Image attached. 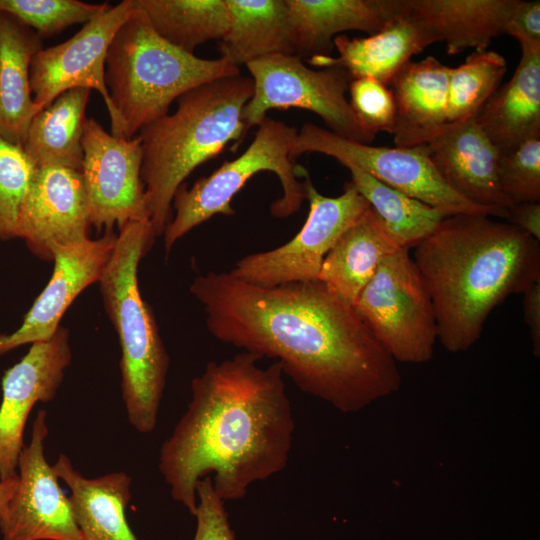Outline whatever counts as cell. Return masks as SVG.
Masks as SVG:
<instances>
[{
  "label": "cell",
  "mask_w": 540,
  "mask_h": 540,
  "mask_svg": "<svg viewBox=\"0 0 540 540\" xmlns=\"http://www.w3.org/2000/svg\"><path fill=\"white\" fill-rule=\"evenodd\" d=\"M519 0H406L409 14L446 52L488 49L504 33Z\"/></svg>",
  "instance_id": "22"
},
{
  "label": "cell",
  "mask_w": 540,
  "mask_h": 540,
  "mask_svg": "<svg viewBox=\"0 0 540 540\" xmlns=\"http://www.w3.org/2000/svg\"><path fill=\"white\" fill-rule=\"evenodd\" d=\"M412 258L434 306L438 339L452 353L470 349L497 306L540 280V241L485 215L446 217Z\"/></svg>",
  "instance_id": "3"
},
{
  "label": "cell",
  "mask_w": 540,
  "mask_h": 540,
  "mask_svg": "<svg viewBox=\"0 0 540 540\" xmlns=\"http://www.w3.org/2000/svg\"><path fill=\"white\" fill-rule=\"evenodd\" d=\"M155 238L149 220L121 227L98 282L121 346V391L127 417L143 434L157 425L169 368L155 316L141 296L137 277L140 261Z\"/></svg>",
  "instance_id": "5"
},
{
  "label": "cell",
  "mask_w": 540,
  "mask_h": 540,
  "mask_svg": "<svg viewBox=\"0 0 540 540\" xmlns=\"http://www.w3.org/2000/svg\"><path fill=\"white\" fill-rule=\"evenodd\" d=\"M498 178L502 192L513 204L540 202V138L501 152Z\"/></svg>",
  "instance_id": "34"
},
{
  "label": "cell",
  "mask_w": 540,
  "mask_h": 540,
  "mask_svg": "<svg viewBox=\"0 0 540 540\" xmlns=\"http://www.w3.org/2000/svg\"><path fill=\"white\" fill-rule=\"evenodd\" d=\"M111 7L78 0H0V12L7 13L41 38L54 36L67 27L87 23Z\"/></svg>",
  "instance_id": "32"
},
{
  "label": "cell",
  "mask_w": 540,
  "mask_h": 540,
  "mask_svg": "<svg viewBox=\"0 0 540 540\" xmlns=\"http://www.w3.org/2000/svg\"><path fill=\"white\" fill-rule=\"evenodd\" d=\"M230 23L220 57L239 67L276 54H293L286 0H226Z\"/></svg>",
  "instance_id": "27"
},
{
  "label": "cell",
  "mask_w": 540,
  "mask_h": 540,
  "mask_svg": "<svg viewBox=\"0 0 540 540\" xmlns=\"http://www.w3.org/2000/svg\"><path fill=\"white\" fill-rule=\"evenodd\" d=\"M245 66L253 81V94L242 112L247 131L258 126L269 110L298 108L318 115L339 136L365 144L374 140L349 104L346 93L352 77L345 69H313L293 54L270 55Z\"/></svg>",
  "instance_id": "9"
},
{
  "label": "cell",
  "mask_w": 540,
  "mask_h": 540,
  "mask_svg": "<svg viewBox=\"0 0 540 540\" xmlns=\"http://www.w3.org/2000/svg\"><path fill=\"white\" fill-rule=\"evenodd\" d=\"M304 185L309 212L300 231L282 246L241 258L230 275L263 287L318 280L327 253L369 204L350 181L337 197L321 194L309 173Z\"/></svg>",
  "instance_id": "11"
},
{
  "label": "cell",
  "mask_w": 540,
  "mask_h": 540,
  "mask_svg": "<svg viewBox=\"0 0 540 540\" xmlns=\"http://www.w3.org/2000/svg\"><path fill=\"white\" fill-rule=\"evenodd\" d=\"M338 55L317 56L307 62L315 67L338 66L352 79L372 78L389 86L412 57L431 44L429 33L409 14L406 0L401 13L367 37L338 35L333 40Z\"/></svg>",
  "instance_id": "20"
},
{
  "label": "cell",
  "mask_w": 540,
  "mask_h": 540,
  "mask_svg": "<svg viewBox=\"0 0 540 540\" xmlns=\"http://www.w3.org/2000/svg\"><path fill=\"white\" fill-rule=\"evenodd\" d=\"M297 130L286 123L266 117L258 125L254 139L237 158L225 161L210 175L198 179L190 188L183 183L176 191L172 207L175 215L163 232L165 254L196 226L217 214L234 215L233 197L257 173H274L283 190L282 196L270 206L277 218L296 213L304 200V185L308 171L292 157V145Z\"/></svg>",
  "instance_id": "7"
},
{
  "label": "cell",
  "mask_w": 540,
  "mask_h": 540,
  "mask_svg": "<svg viewBox=\"0 0 540 540\" xmlns=\"http://www.w3.org/2000/svg\"><path fill=\"white\" fill-rule=\"evenodd\" d=\"M47 413L41 409L18 459V483L0 519L2 540H82L71 502L46 460Z\"/></svg>",
  "instance_id": "14"
},
{
  "label": "cell",
  "mask_w": 540,
  "mask_h": 540,
  "mask_svg": "<svg viewBox=\"0 0 540 540\" xmlns=\"http://www.w3.org/2000/svg\"><path fill=\"white\" fill-rule=\"evenodd\" d=\"M426 146L434 167L453 191L475 205L499 211L507 219L513 203L499 184L501 152L475 118L446 124Z\"/></svg>",
  "instance_id": "18"
},
{
  "label": "cell",
  "mask_w": 540,
  "mask_h": 540,
  "mask_svg": "<svg viewBox=\"0 0 540 540\" xmlns=\"http://www.w3.org/2000/svg\"><path fill=\"white\" fill-rule=\"evenodd\" d=\"M17 483L18 476L16 478L0 481V519L4 515L8 503L17 488Z\"/></svg>",
  "instance_id": "40"
},
{
  "label": "cell",
  "mask_w": 540,
  "mask_h": 540,
  "mask_svg": "<svg viewBox=\"0 0 540 540\" xmlns=\"http://www.w3.org/2000/svg\"><path fill=\"white\" fill-rule=\"evenodd\" d=\"M239 74L240 68L223 57L200 58L166 41L136 4L105 60L106 87L127 139L167 115L172 102L186 92Z\"/></svg>",
  "instance_id": "6"
},
{
  "label": "cell",
  "mask_w": 540,
  "mask_h": 540,
  "mask_svg": "<svg viewBox=\"0 0 540 540\" xmlns=\"http://www.w3.org/2000/svg\"><path fill=\"white\" fill-rule=\"evenodd\" d=\"M69 330L31 344L28 353L2 378L0 404V481L16 478L23 433L33 406L54 399L72 359Z\"/></svg>",
  "instance_id": "15"
},
{
  "label": "cell",
  "mask_w": 540,
  "mask_h": 540,
  "mask_svg": "<svg viewBox=\"0 0 540 540\" xmlns=\"http://www.w3.org/2000/svg\"><path fill=\"white\" fill-rule=\"evenodd\" d=\"M519 45L540 46V1L519 0L506 28Z\"/></svg>",
  "instance_id": "37"
},
{
  "label": "cell",
  "mask_w": 540,
  "mask_h": 540,
  "mask_svg": "<svg viewBox=\"0 0 540 540\" xmlns=\"http://www.w3.org/2000/svg\"><path fill=\"white\" fill-rule=\"evenodd\" d=\"M524 321L529 327L534 356L540 357V280L523 294Z\"/></svg>",
  "instance_id": "39"
},
{
  "label": "cell",
  "mask_w": 540,
  "mask_h": 540,
  "mask_svg": "<svg viewBox=\"0 0 540 540\" xmlns=\"http://www.w3.org/2000/svg\"><path fill=\"white\" fill-rule=\"evenodd\" d=\"M351 183L365 198L400 248L416 246L430 235L438 224L450 216L395 188H392L354 166L346 167Z\"/></svg>",
  "instance_id": "30"
},
{
  "label": "cell",
  "mask_w": 540,
  "mask_h": 540,
  "mask_svg": "<svg viewBox=\"0 0 540 540\" xmlns=\"http://www.w3.org/2000/svg\"><path fill=\"white\" fill-rule=\"evenodd\" d=\"M242 351L210 361L191 381V400L164 441L159 471L171 497L191 515L196 486L210 476L224 502L246 496L249 487L288 464L295 421L281 365Z\"/></svg>",
  "instance_id": "2"
},
{
  "label": "cell",
  "mask_w": 540,
  "mask_h": 540,
  "mask_svg": "<svg viewBox=\"0 0 540 540\" xmlns=\"http://www.w3.org/2000/svg\"><path fill=\"white\" fill-rule=\"evenodd\" d=\"M507 71L505 58L493 50H474L451 68L448 84V123L475 118L500 87Z\"/></svg>",
  "instance_id": "31"
},
{
  "label": "cell",
  "mask_w": 540,
  "mask_h": 540,
  "mask_svg": "<svg viewBox=\"0 0 540 540\" xmlns=\"http://www.w3.org/2000/svg\"><path fill=\"white\" fill-rule=\"evenodd\" d=\"M292 157L320 153L343 166H354L378 181L448 215L472 214L504 218L494 209L475 205L453 191L434 167L426 144L414 147L372 146L305 123L297 131Z\"/></svg>",
  "instance_id": "10"
},
{
  "label": "cell",
  "mask_w": 540,
  "mask_h": 540,
  "mask_svg": "<svg viewBox=\"0 0 540 540\" xmlns=\"http://www.w3.org/2000/svg\"><path fill=\"white\" fill-rule=\"evenodd\" d=\"M294 55L331 56L344 31L370 34L401 13L405 0H286Z\"/></svg>",
  "instance_id": "19"
},
{
  "label": "cell",
  "mask_w": 540,
  "mask_h": 540,
  "mask_svg": "<svg viewBox=\"0 0 540 540\" xmlns=\"http://www.w3.org/2000/svg\"><path fill=\"white\" fill-rule=\"evenodd\" d=\"M90 91L69 89L33 117L23 148L37 168L57 166L82 171V139Z\"/></svg>",
  "instance_id": "28"
},
{
  "label": "cell",
  "mask_w": 540,
  "mask_h": 540,
  "mask_svg": "<svg viewBox=\"0 0 540 540\" xmlns=\"http://www.w3.org/2000/svg\"><path fill=\"white\" fill-rule=\"evenodd\" d=\"M116 239L113 231L106 230L97 239L54 247L53 274L20 327L9 334L0 333V355L28 343L50 339L74 299L89 285L99 282Z\"/></svg>",
  "instance_id": "17"
},
{
  "label": "cell",
  "mask_w": 540,
  "mask_h": 540,
  "mask_svg": "<svg viewBox=\"0 0 540 540\" xmlns=\"http://www.w3.org/2000/svg\"><path fill=\"white\" fill-rule=\"evenodd\" d=\"M87 194L81 171L65 167L38 168L22 205L18 238L44 261L56 246L89 239Z\"/></svg>",
  "instance_id": "16"
},
{
  "label": "cell",
  "mask_w": 540,
  "mask_h": 540,
  "mask_svg": "<svg viewBox=\"0 0 540 540\" xmlns=\"http://www.w3.org/2000/svg\"><path fill=\"white\" fill-rule=\"evenodd\" d=\"M37 170L23 146L0 136V239L18 238L21 208Z\"/></svg>",
  "instance_id": "33"
},
{
  "label": "cell",
  "mask_w": 540,
  "mask_h": 540,
  "mask_svg": "<svg viewBox=\"0 0 540 540\" xmlns=\"http://www.w3.org/2000/svg\"><path fill=\"white\" fill-rule=\"evenodd\" d=\"M349 104L361 126L372 138L379 132L392 135L395 104L390 88L372 78L352 79L348 88Z\"/></svg>",
  "instance_id": "35"
},
{
  "label": "cell",
  "mask_w": 540,
  "mask_h": 540,
  "mask_svg": "<svg viewBox=\"0 0 540 540\" xmlns=\"http://www.w3.org/2000/svg\"><path fill=\"white\" fill-rule=\"evenodd\" d=\"M135 4L162 38L191 54L210 40L220 41L229 28L226 0H135Z\"/></svg>",
  "instance_id": "29"
},
{
  "label": "cell",
  "mask_w": 540,
  "mask_h": 540,
  "mask_svg": "<svg viewBox=\"0 0 540 540\" xmlns=\"http://www.w3.org/2000/svg\"><path fill=\"white\" fill-rule=\"evenodd\" d=\"M82 148L90 225L99 233L112 231L115 225L120 229L129 222L149 220L139 135L116 137L94 118H86Z\"/></svg>",
  "instance_id": "13"
},
{
  "label": "cell",
  "mask_w": 540,
  "mask_h": 540,
  "mask_svg": "<svg viewBox=\"0 0 540 540\" xmlns=\"http://www.w3.org/2000/svg\"><path fill=\"white\" fill-rule=\"evenodd\" d=\"M190 293L214 338L276 359L301 391L342 413L401 387L396 361L354 306L318 280L263 287L210 271L195 277Z\"/></svg>",
  "instance_id": "1"
},
{
  "label": "cell",
  "mask_w": 540,
  "mask_h": 540,
  "mask_svg": "<svg viewBox=\"0 0 540 540\" xmlns=\"http://www.w3.org/2000/svg\"><path fill=\"white\" fill-rule=\"evenodd\" d=\"M41 49L34 30L0 12V136L20 146L40 111L32 97L30 65Z\"/></svg>",
  "instance_id": "26"
},
{
  "label": "cell",
  "mask_w": 540,
  "mask_h": 540,
  "mask_svg": "<svg viewBox=\"0 0 540 540\" xmlns=\"http://www.w3.org/2000/svg\"><path fill=\"white\" fill-rule=\"evenodd\" d=\"M253 94L251 77L241 74L217 79L177 98V108L139 131L141 177L149 220L155 237L171 218L173 197L201 164L219 155L247 130L242 112Z\"/></svg>",
  "instance_id": "4"
},
{
  "label": "cell",
  "mask_w": 540,
  "mask_h": 540,
  "mask_svg": "<svg viewBox=\"0 0 540 540\" xmlns=\"http://www.w3.org/2000/svg\"><path fill=\"white\" fill-rule=\"evenodd\" d=\"M520 48L521 57L513 76L475 117L500 152L540 138V46Z\"/></svg>",
  "instance_id": "23"
},
{
  "label": "cell",
  "mask_w": 540,
  "mask_h": 540,
  "mask_svg": "<svg viewBox=\"0 0 540 540\" xmlns=\"http://www.w3.org/2000/svg\"><path fill=\"white\" fill-rule=\"evenodd\" d=\"M196 531L192 540H236L228 521L224 501L215 493L210 476L196 486Z\"/></svg>",
  "instance_id": "36"
},
{
  "label": "cell",
  "mask_w": 540,
  "mask_h": 540,
  "mask_svg": "<svg viewBox=\"0 0 540 540\" xmlns=\"http://www.w3.org/2000/svg\"><path fill=\"white\" fill-rule=\"evenodd\" d=\"M353 306L396 362L421 364L432 358L436 314L408 248L382 260Z\"/></svg>",
  "instance_id": "8"
},
{
  "label": "cell",
  "mask_w": 540,
  "mask_h": 540,
  "mask_svg": "<svg viewBox=\"0 0 540 540\" xmlns=\"http://www.w3.org/2000/svg\"><path fill=\"white\" fill-rule=\"evenodd\" d=\"M449 72L450 67L427 56L411 60L392 79L396 147L426 144L448 124Z\"/></svg>",
  "instance_id": "21"
},
{
  "label": "cell",
  "mask_w": 540,
  "mask_h": 540,
  "mask_svg": "<svg viewBox=\"0 0 540 540\" xmlns=\"http://www.w3.org/2000/svg\"><path fill=\"white\" fill-rule=\"evenodd\" d=\"M508 223L540 241V202L515 203L508 209Z\"/></svg>",
  "instance_id": "38"
},
{
  "label": "cell",
  "mask_w": 540,
  "mask_h": 540,
  "mask_svg": "<svg viewBox=\"0 0 540 540\" xmlns=\"http://www.w3.org/2000/svg\"><path fill=\"white\" fill-rule=\"evenodd\" d=\"M400 247L369 206L338 238L325 256L318 281L354 305L384 258Z\"/></svg>",
  "instance_id": "25"
},
{
  "label": "cell",
  "mask_w": 540,
  "mask_h": 540,
  "mask_svg": "<svg viewBox=\"0 0 540 540\" xmlns=\"http://www.w3.org/2000/svg\"><path fill=\"white\" fill-rule=\"evenodd\" d=\"M52 466L71 491L69 499L82 540H138L126 518L130 476L120 471L87 478L65 454Z\"/></svg>",
  "instance_id": "24"
},
{
  "label": "cell",
  "mask_w": 540,
  "mask_h": 540,
  "mask_svg": "<svg viewBox=\"0 0 540 540\" xmlns=\"http://www.w3.org/2000/svg\"><path fill=\"white\" fill-rule=\"evenodd\" d=\"M134 10V0L121 1L85 23L67 41L42 48L33 56L30 65L31 91L40 111L69 89H95L107 107L111 134L125 138L122 120L106 87L105 60L114 35Z\"/></svg>",
  "instance_id": "12"
}]
</instances>
